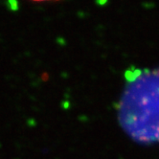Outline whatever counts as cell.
Listing matches in <instances>:
<instances>
[{"label":"cell","mask_w":159,"mask_h":159,"mask_svg":"<svg viewBox=\"0 0 159 159\" xmlns=\"http://www.w3.org/2000/svg\"><path fill=\"white\" fill-rule=\"evenodd\" d=\"M34 1H47V0H34Z\"/></svg>","instance_id":"obj_1"}]
</instances>
